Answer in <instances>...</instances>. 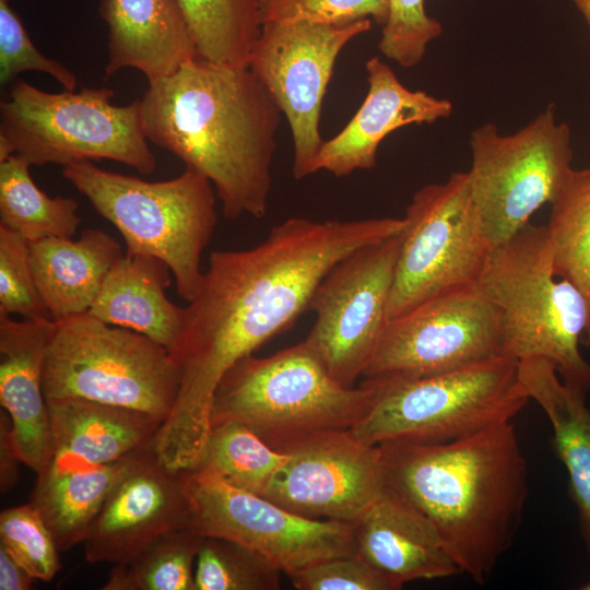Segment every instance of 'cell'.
I'll return each instance as SVG.
<instances>
[{
  "label": "cell",
  "instance_id": "obj_22",
  "mask_svg": "<svg viewBox=\"0 0 590 590\" xmlns=\"http://www.w3.org/2000/svg\"><path fill=\"white\" fill-rule=\"evenodd\" d=\"M35 283L50 319L88 312L102 285L122 256L120 244L101 229L79 239L47 237L28 243Z\"/></svg>",
  "mask_w": 590,
  "mask_h": 590
},
{
  "label": "cell",
  "instance_id": "obj_33",
  "mask_svg": "<svg viewBox=\"0 0 590 590\" xmlns=\"http://www.w3.org/2000/svg\"><path fill=\"white\" fill-rule=\"evenodd\" d=\"M0 544L35 580L49 581L60 570L55 538L31 503L1 511Z\"/></svg>",
  "mask_w": 590,
  "mask_h": 590
},
{
  "label": "cell",
  "instance_id": "obj_11",
  "mask_svg": "<svg viewBox=\"0 0 590 590\" xmlns=\"http://www.w3.org/2000/svg\"><path fill=\"white\" fill-rule=\"evenodd\" d=\"M570 129L546 108L515 133L485 123L470 137L473 203L493 248L551 203L573 172Z\"/></svg>",
  "mask_w": 590,
  "mask_h": 590
},
{
  "label": "cell",
  "instance_id": "obj_5",
  "mask_svg": "<svg viewBox=\"0 0 590 590\" xmlns=\"http://www.w3.org/2000/svg\"><path fill=\"white\" fill-rule=\"evenodd\" d=\"M371 386L345 387L304 340L268 357L247 355L222 377L211 425L238 422L278 451L310 435L350 429L369 409Z\"/></svg>",
  "mask_w": 590,
  "mask_h": 590
},
{
  "label": "cell",
  "instance_id": "obj_28",
  "mask_svg": "<svg viewBox=\"0 0 590 590\" xmlns=\"http://www.w3.org/2000/svg\"><path fill=\"white\" fill-rule=\"evenodd\" d=\"M551 205L545 226L553 272L583 295L588 305V324L581 343L590 346V167L573 169Z\"/></svg>",
  "mask_w": 590,
  "mask_h": 590
},
{
  "label": "cell",
  "instance_id": "obj_42",
  "mask_svg": "<svg viewBox=\"0 0 590 590\" xmlns=\"http://www.w3.org/2000/svg\"><path fill=\"white\" fill-rule=\"evenodd\" d=\"M581 589L590 590V581L588 583L583 585V587H581Z\"/></svg>",
  "mask_w": 590,
  "mask_h": 590
},
{
  "label": "cell",
  "instance_id": "obj_29",
  "mask_svg": "<svg viewBox=\"0 0 590 590\" xmlns=\"http://www.w3.org/2000/svg\"><path fill=\"white\" fill-rule=\"evenodd\" d=\"M199 57L211 63L248 67L260 35L261 0H176Z\"/></svg>",
  "mask_w": 590,
  "mask_h": 590
},
{
  "label": "cell",
  "instance_id": "obj_8",
  "mask_svg": "<svg viewBox=\"0 0 590 590\" xmlns=\"http://www.w3.org/2000/svg\"><path fill=\"white\" fill-rule=\"evenodd\" d=\"M110 88L43 91L13 82L0 103V162L17 155L32 165L110 160L143 175L156 168L144 133L139 98L111 104Z\"/></svg>",
  "mask_w": 590,
  "mask_h": 590
},
{
  "label": "cell",
  "instance_id": "obj_12",
  "mask_svg": "<svg viewBox=\"0 0 590 590\" xmlns=\"http://www.w3.org/2000/svg\"><path fill=\"white\" fill-rule=\"evenodd\" d=\"M189 528L243 544L291 576L319 562L355 554L353 523L310 519L236 488L206 472L184 471Z\"/></svg>",
  "mask_w": 590,
  "mask_h": 590
},
{
  "label": "cell",
  "instance_id": "obj_14",
  "mask_svg": "<svg viewBox=\"0 0 590 590\" xmlns=\"http://www.w3.org/2000/svg\"><path fill=\"white\" fill-rule=\"evenodd\" d=\"M370 27V19L342 26L262 24L248 68L287 119L293 141L292 173L297 180L315 173V160L324 142L319 127L322 101L338 56Z\"/></svg>",
  "mask_w": 590,
  "mask_h": 590
},
{
  "label": "cell",
  "instance_id": "obj_39",
  "mask_svg": "<svg viewBox=\"0 0 590 590\" xmlns=\"http://www.w3.org/2000/svg\"><path fill=\"white\" fill-rule=\"evenodd\" d=\"M22 462L12 438V423L4 409L0 412V489L11 491L19 482V463Z\"/></svg>",
  "mask_w": 590,
  "mask_h": 590
},
{
  "label": "cell",
  "instance_id": "obj_35",
  "mask_svg": "<svg viewBox=\"0 0 590 590\" xmlns=\"http://www.w3.org/2000/svg\"><path fill=\"white\" fill-rule=\"evenodd\" d=\"M0 314L50 318L38 293L28 241L0 225Z\"/></svg>",
  "mask_w": 590,
  "mask_h": 590
},
{
  "label": "cell",
  "instance_id": "obj_16",
  "mask_svg": "<svg viewBox=\"0 0 590 590\" xmlns=\"http://www.w3.org/2000/svg\"><path fill=\"white\" fill-rule=\"evenodd\" d=\"M281 451L288 459L261 496L302 517L354 523L386 487L379 447L350 429L317 433Z\"/></svg>",
  "mask_w": 590,
  "mask_h": 590
},
{
  "label": "cell",
  "instance_id": "obj_3",
  "mask_svg": "<svg viewBox=\"0 0 590 590\" xmlns=\"http://www.w3.org/2000/svg\"><path fill=\"white\" fill-rule=\"evenodd\" d=\"M386 485L438 531L460 573L484 583L510 548L528 497L511 422L441 444H385Z\"/></svg>",
  "mask_w": 590,
  "mask_h": 590
},
{
  "label": "cell",
  "instance_id": "obj_21",
  "mask_svg": "<svg viewBox=\"0 0 590 590\" xmlns=\"http://www.w3.org/2000/svg\"><path fill=\"white\" fill-rule=\"evenodd\" d=\"M99 15L108 33L107 78L133 68L151 82L199 58L176 0H101Z\"/></svg>",
  "mask_w": 590,
  "mask_h": 590
},
{
  "label": "cell",
  "instance_id": "obj_18",
  "mask_svg": "<svg viewBox=\"0 0 590 590\" xmlns=\"http://www.w3.org/2000/svg\"><path fill=\"white\" fill-rule=\"evenodd\" d=\"M365 69L367 95L349 123L323 142L315 160V173L326 170L345 177L358 169H370L376 165L379 144L392 131L434 123L453 111L449 99L405 87L379 57L369 58Z\"/></svg>",
  "mask_w": 590,
  "mask_h": 590
},
{
  "label": "cell",
  "instance_id": "obj_6",
  "mask_svg": "<svg viewBox=\"0 0 590 590\" xmlns=\"http://www.w3.org/2000/svg\"><path fill=\"white\" fill-rule=\"evenodd\" d=\"M63 177L121 234L127 251L164 261L178 295L191 302L203 273L201 255L217 224L213 185L186 168L176 178L146 181L91 161L62 166Z\"/></svg>",
  "mask_w": 590,
  "mask_h": 590
},
{
  "label": "cell",
  "instance_id": "obj_26",
  "mask_svg": "<svg viewBox=\"0 0 590 590\" xmlns=\"http://www.w3.org/2000/svg\"><path fill=\"white\" fill-rule=\"evenodd\" d=\"M55 452L111 463L152 446L163 421L149 413L81 399L47 401Z\"/></svg>",
  "mask_w": 590,
  "mask_h": 590
},
{
  "label": "cell",
  "instance_id": "obj_34",
  "mask_svg": "<svg viewBox=\"0 0 590 590\" xmlns=\"http://www.w3.org/2000/svg\"><path fill=\"white\" fill-rule=\"evenodd\" d=\"M441 33V24L427 14L424 0H389V15L378 49L399 66L413 68Z\"/></svg>",
  "mask_w": 590,
  "mask_h": 590
},
{
  "label": "cell",
  "instance_id": "obj_2",
  "mask_svg": "<svg viewBox=\"0 0 590 590\" xmlns=\"http://www.w3.org/2000/svg\"><path fill=\"white\" fill-rule=\"evenodd\" d=\"M139 101L148 140L205 176L225 217L266 215L282 113L248 67L199 57Z\"/></svg>",
  "mask_w": 590,
  "mask_h": 590
},
{
  "label": "cell",
  "instance_id": "obj_43",
  "mask_svg": "<svg viewBox=\"0 0 590 590\" xmlns=\"http://www.w3.org/2000/svg\"><path fill=\"white\" fill-rule=\"evenodd\" d=\"M8 1H11V0H8Z\"/></svg>",
  "mask_w": 590,
  "mask_h": 590
},
{
  "label": "cell",
  "instance_id": "obj_37",
  "mask_svg": "<svg viewBox=\"0 0 590 590\" xmlns=\"http://www.w3.org/2000/svg\"><path fill=\"white\" fill-rule=\"evenodd\" d=\"M24 71L44 72L58 81L63 90L74 91L78 85V79L70 69L36 48L10 1L0 0L1 85Z\"/></svg>",
  "mask_w": 590,
  "mask_h": 590
},
{
  "label": "cell",
  "instance_id": "obj_17",
  "mask_svg": "<svg viewBox=\"0 0 590 590\" xmlns=\"http://www.w3.org/2000/svg\"><path fill=\"white\" fill-rule=\"evenodd\" d=\"M184 471L167 467L152 446L135 452L83 541L87 563H122L160 535L189 526Z\"/></svg>",
  "mask_w": 590,
  "mask_h": 590
},
{
  "label": "cell",
  "instance_id": "obj_10",
  "mask_svg": "<svg viewBox=\"0 0 590 590\" xmlns=\"http://www.w3.org/2000/svg\"><path fill=\"white\" fill-rule=\"evenodd\" d=\"M388 321L441 295L477 285L492 255L468 172L417 190L405 210Z\"/></svg>",
  "mask_w": 590,
  "mask_h": 590
},
{
  "label": "cell",
  "instance_id": "obj_32",
  "mask_svg": "<svg viewBox=\"0 0 590 590\" xmlns=\"http://www.w3.org/2000/svg\"><path fill=\"white\" fill-rule=\"evenodd\" d=\"M196 590H276L281 570L237 542L204 536L197 556Z\"/></svg>",
  "mask_w": 590,
  "mask_h": 590
},
{
  "label": "cell",
  "instance_id": "obj_4",
  "mask_svg": "<svg viewBox=\"0 0 590 590\" xmlns=\"http://www.w3.org/2000/svg\"><path fill=\"white\" fill-rule=\"evenodd\" d=\"M556 278L546 226L529 223L493 249L477 286L498 314L505 356L544 359L587 394L590 363L579 343L588 305L575 285Z\"/></svg>",
  "mask_w": 590,
  "mask_h": 590
},
{
  "label": "cell",
  "instance_id": "obj_1",
  "mask_svg": "<svg viewBox=\"0 0 590 590\" xmlns=\"http://www.w3.org/2000/svg\"><path fill=\"white\" fill-rule=\"evenodd\" d=\"M402 227L398 217L320 222L295 216L274 225L252 248L211 252L169 350L179 388L152 442L158 458L173 470L193 469L209 438L212 401L225 373L292 327L335 263Z\"/></svg>",
  "mask_w": 590,
  "mask_h": 590
},
{
  "label": "cell",
  "instance_id": "obj_23",
  "mask_svg": "<svg viewBox=\"0 0 590 590\" xmlns=\"http://www.w3.org/2000/svg\"><path fill=\"white\" fill-rule=\"evenodd\" d=\"M170 269L158 258L127 251L108 272L88 312L101 321L139 332L168 351L186 309L166 296Z\"/></svg>",
  "mask_w": 590,
  "mask_h": 590
},
{
  "label": "cell",
  "instance_id": "obj_25",
  "mask_svg": "<svg viewBox=\"0 0 590 590\" xmlns=\"http://www.w3.org/2000/svg\"><path fill=\"white\" fill-rule=\"evenodd\" d=\"M519 380L530 400L545 413L557 455L569 476V487L590 551V410L586 393L566 385L546 361L518 364Z\"/></svg>",
  "mask_w": 590,
  "mask_h": 590
},
{
  "label": "cell",
  "instance_id": "obj_38",
  "mask_svg": "<svg viewBox=\"0 0 590 590\" xmlns=\"http://www.w3.org/2000/svg\"><path fill=\"white\" fill-rule=\"evenodd\" d=\"M298 590H396L358 554L319 562L288 576Z\"/></svg>",
  "mask_w": 590,
  "mask_h": 590
},
{
  "label": "cell",
  "instance_id": "obj_9",
  "mask_svg": "<svg viewBox=\"0 0 590 590\" xmlns=\"http://www.w3.org/2000/svg\"><path fill=\"white\" fill-rule=\"evenodd\" d=\"M43 387L46 401L87 400L164 422L178 392L179 370L166 347L84 312L55 321Z\"/></svg>",
  "mask_w": 590,
  "mask_h": 590
},
{
  "label": "cell",
  "instance_id": "obj_13",
  "mask_svg": "<svg viewBox=\"0 0 590 590\" xmlns=\"http://www.w3.org/2000/svg\"><path fill=\"white\" fill-rule=\"evenodd\" d=\"M400 233L365 245L335 263L314 291L316 321L305 341L341 385L354 387L388 323Z\"/></svg>",
  "mask_w": 590,
  "mask_h": 590
},
{
  "label": "cell",
  "instance_id": "obj_30",
  "mask_svg": "<svg viewBox=\"0 0 590 590\" xmlns=\"http://www.w3.org/2000/svg\"><path fill=\"white\" fill-rule=\"evenodd\" d=\"M287 459V453L269 446L247 426L225 421L211 425L204 450L193 469L261 496Z\"/></svg>",
  "mask_w": 590,
  "mask_h": 590
},
{
  "label": "cell",
  "instance_id": "obj_15",
  "mask_svg": "<svg viewBox=\"0 0 590 590\" xmlns=\"http://www.w3.org/2000/svg\"><path fill=\"white\" fill-rule=\"evenodd\" d=\"M505 356L498 314L477 285L388 321L364 379H411Z\"/></svg>",
  "mask_w": 590,
  "mask_h": 590
},
{
  "label": "cell",
  "instance_id": "obj_19",
  "mask_svg": "<svg viewBox=\"0 0 590 590\" xmlns=\"http://www.w3.org/2000/svg\"><path fill=\"white\" fill-rule=\"evenodd\" d=\"M54 330L55 320L50 318L16 321L0 314V402L11 418L12 438L22 463L37 475L55 453L43 387Z\"/></svg>",
  "mask_w": 590,
  "mask_h": 590
},
{
  "label": "cell",
  "instance_id": "obj_20",
  "mask_svg": "<svg viewBox=\"0 0 590 590\" xmlns=\"http://www.w3.org/2000/svg\"><path fill=\"white\" fill-rule=\"evenodd\" d=\"M353 528L356 554L396 590L460 574L432 522L387 485Z\"/></svg>",
  "mask_w": 590,
  "mask_h": 590
},
{
  "label": "cell",
  "instance_id": "obj_40",
  "mask_svg": "<svg viewBox=\"0 0 590 590\" xmlns=\"http://www.w3.org/2000/svg\"><path fill=\"white\" fill-rule=\"evenodd\" d=\"M34 580L0 544V590H30Z\"/></svg>",
  "mask_w": 590,
  "mask_h": 590
},
{
  "label": "cell",
  "instance_id": "obj_41",
  "mask_svg": "<svg viewBox=\"0 0 590 590\" xmlns=\"http://www.w3.org/2000/svg\"><path fill=\"white\" fill-rule=\"evenodd\" d=\"M590 28V0H571Z\"/></svg>",
  "mask_w": 590,
  "mask_h": 590
},
{
  "label": "cell",
  "instance_id": "obj_36",
  "mask_svg": "<svg viewBox=\"0 0 590 590\" xmlns=\"http://www.w3.org/2000/svg\"><path fill=\"white\" fill-rule=\"evenodd\" d=\"M389 0H261V22L342 26L370 19L385 25Z\"/></svg>",
  "mask_w": 590,
  "mask_h": 590
},
{
  "label": "cell",
  "instance_id": "obj_31",
  "mask_svg": "<svg viewBox=\"0 0 590 590\" xmlns=\"http://www.w3.org/2000/svg\"><path fill=\"white\" fill-rule=\"evenodd\" d=\"M202 542L189 527L168 531L114 564L102 590H196L192 568Z\"/></svg>",
  "mask_w": 590,
  "mask_h": 590
},
{
  "label": "cell",
  "instance_id": "obj_27",
  "mask_svg": "<svg viewBox=\"0 0 590 590\" xmlns=\"http://www.w3.org/2000/svg\"><path fill=\"white\" fill-rule=\"evenodd\" d=\"M30 164L17 155L0 162V225L28 243L47 237L72 238L81 223L71 197H49L36 186Z\"/></svg>",
  "mask_w": 590,
  "mask_h": 590
},
{
  "label": "cell",
  "instance_id": "obj_7",
  "mask_svg": "<svg viewBox=\"0 0 590 590\" xmlns=\"http://www.w3.org/2000/svg\"><path fill=\"white\" fill-rule=\"evenodd\" d=\"M517 359L498 356L411 379L370 380L374 397L350 432L363 444H441L511 422L530 401Z\"/></svg>",
  "mask_w": 590,
  "mask_h": 590
},
{
  "label": "cell",
  "instance_id": "obj_24",
  "mask_svg": "<svg viewBox=\"0 0 590 590\" xmlns=\"http://www.w3.org/2000/svg\"><path fill=\"white\" fill-rule=\"evenodd\" d=\"M134 453L111 463H94L69 451H56L37 475L31 504L40 512L60 552L83 543L108 495Z\"/></svg>",
  "mask_w": 590,
  "mask_h": 590
}]
</instances>
